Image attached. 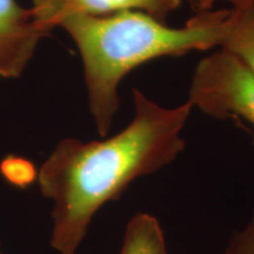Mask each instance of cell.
<instances>
[{
    "mask_svg": "<svg viewBox=\"0 0 254 254\" xmlns=\"http://www.w3.org/2000/svg\"><path fill=\"white\" fill-rule=\"evenodd\" d=\"M132 95L134 116L125 128L104 140L63 139L38 172L40 192L53 201L51 246L59 254H77L105 204L119 199L135 179L172 163L185 148L182 132L192 105L163 107L138 88Z\"/></svg>",
    "mask_w": 254,
    "mask_h": 254,
    "instance_id": "obj_1",
    "label": "cell"
},
{
    "mask_svg": "<svg viewBox=\"0 0 254 254\" xmlns=\"http://www.w3.org/2000/svg\"><path fill=\"white\" fill-rule=\"evenodd\" d=\"M227 12H198L180 27L132 9L64 18L58 27L72 38L80 53L88 107L99 135L110 132L119 110V86L133 69L155 59L218 46Z\"/></svg>",
    "mask_w": 254,
    "mask_h": 254,
    "instance_id": "obj_2",
    "label": "cell"
},
{
    "mask_svg": "<svg viewBox=\"0 0 254 254\" xmlns=\"http://www.w3.org/2000/svg\"><path fill=\"white\" fill-rule=\"evenodd\" d=\"M189 103L213 118L241 119L254 127V73L219 49L196 65Z\"/></svg>",
    "mask_w": 254,
    "mask_h": 254,
    "instance_id": "obj_3",
    "label": "cell"
},
{
    "mask_svg": "<svg viewBox=\"0 0 254 254\" xmlns=\"http://www.w3.org/2000/svg\"><path fill=\"white\" fill-rule=\"evenodd\" d=\"M51 33L15 0H0V78H19L33 57L38 44Z\"/></svg>",
    "mask_w": 254,
    "mask_h": 254,
    "instance_id": "obj_4",
    "label": "cell"
},
{
    "mask_svg": "<svg viewBox=\"0 0 254 254\" xmlns=\"http://www.w3.org/2000/svg\"><path fill=\"white\" fill-rule=\"evenodd\" d=\"M183 0H33L34 17L52 31L60 21L72 14H110L120 11H141L166 21L177 11Z\"/></svg>",
    "mask_w": 254,
    "mask_h": 254,
    "instance_id": "obj_5",
    "label": "cell"
},
{
    "mask_svg": "<svg viewBox=\"0 0 254 254\" xmlns=\"http://www.w3.org/2000/svg\"><path fill=\"white\" fill-rule=\"evenodd\" d=\"M218 47L236 57L254 73V2L228 9Z\"/></svg>",
    "mask_w": 254,
    "mask_h": 254,
    "instance_id": "obj_6",
    "label": "cell"
},
{
    "mask_svg": "<svg viewBox=\"0 0 254 254\" xmlns=\"http://www.w3.org/2000/svg\"><path fill=\"white\" fill-rule=\"evenodd\" d=\"M120 254H168L159 221L147 213H138L127 224Z\"/></svg>",
    "mask_w": 254,
    "mask_h": 254,
    "instance_id": "obj_7",
    "label": "cell"
},
{
    "mask_svg": "<svg viewBox=\"0 0 254 254\" xmlns=\"http://www.w3.org/2000/svg\"><path fill=\"white\" fill-rule=\"evenodd\" d=\"M252 146L254 151V136ZM222 254H254V206L247 225L231 238Z\"/></svg>",
    "mask_w": 254,
    "mask_h": 254,
    "instance_id": "obj_8",
    "label": "cell"
},
{
    "mask_svg": "<svg viewBox=\"0 0 254 254\" xmlns=\"http://www.w3.org/2000/svg\"><path fill=\"white\" fill-rule=\"evenodd\" d=\"M189 1L194 13H198V12L211 11L218 2H228L232 7H240V6L252 4L254 0H189Z\"/></svg>",
    "mask_w": 254,
    "mask_h": 254,
    "instance_id": "obj_9",
    "label": "cell"
},
{
    "mask_svg": "<svg viewBox=\"0 0 254 254\" xmlns=\"http://www.w3.org/2000/svg\"><path fill=\"white\" fill-rule=\"evenodd\" d=\"M0 254H2V252H1V250H0Z\"/></svg>",
    "mask_w": 254,
    "mask_h": 254,
    "instance_id": "obj_10",
    "label": "cell"
}]
</instances>
